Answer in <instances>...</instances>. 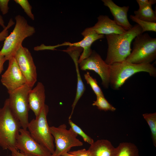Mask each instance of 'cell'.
I'll use <instances>...</instances> for the list:
<instances>
[{"mask_svg":"<svg viewBox=\"0 0 156 156\" xmlns=\"http://www.w3.org/2000/svg\"><path fill=\"white\" fill-rule=\"evenodd\" d=\"M141 34L142 29L137 24L123 34L106 35L108 49L105 63L110 65L125 60L131 53L132 41Z\"/></svg>","mask_w":156,"mask_h":156,"instance_id":"obj_1","label":"cell"},{"mask_svg":"<svg viewBox=\"0 0 156 156\" xmlns=\"http://www.w3.org/2000/svg\"><path fill=\"white\" fill-rule=\"evenodd\" d=\"M15 18L16 23L14 28L5 38L0 50V55L4 56L7 60L14 57L25 38L32 36L36 32L35 28L29 25L23 16L17 15Z\"/></svg>","mask_w":156,"mask_h":156,"instance_id":"obj_2","label":"cell"},{"mask_svg":"<svg viewBox=\"0 0 156 156\" xmlns=\"http://www.w3.org/2000/svg\"><path fill=\"white\" fill-rule=\"evenodd\" d=\"M109 85L113 90H118L126 80L135 74L145 72L153 77L156 75V68L152 64H135L126 60L110 65Z\"/></svg>","mask_w":156,"mask_h":156,"instance_id":"obj_3","label":"cell"},{"mask_svg":"<svg viewBox=\"0 0 156 156\" xmlns=\"http://www.w3.org/2000/svg\"><path fill=\"white\" fill-rule=\"evenodd\" d=\"M21 128L19 122L11 111L7 99L3 107L0 108V146L3 150L16 148V138Z\"/></svg>","mask_w":156,"mask_h":156,"instance_id":"obj_4","label":"cell"},{"mask_svg":"<svg viewBox=\"0 0 156 156\" xmlns=\"http://www.w3.org/2000/svg\"><path fill=\"white\" fill-rule=\"evenodd\" d=\"M156 58V38L146 33L135 38L132 52L125 60L134 64H149Z\"/></svg>","mask_w":156,"mask_h":156,"instance_id":"obj_5","label":"cell"},{"mask_svg":"<svg viewBox=\"0 0 156 156\" xmlns=\"http://www.w3.org/2000/svg\"><path fill=\"white\" fill-rule=\"evenodd\" d=\"M49 107L45 104L38 115L29 122L27 129L31 136L53 154L55 150L54 139L47 120Z\"/></svg>","mask_w":156,"mask_h":156,"instance_id":"obj_6","label":"cell"},{"mask_svg":"<svg viewBox=\"0 0 156 156\" xmlns=\"http://www.w3.org/2000/svg\"><path fill=\"white\" fill-rule=\"evenodd\" d=\"M32 88L26 84L20 88L9 93L8 99L11 112L19 122L21 128L27 129L29 106L28 95Z\"/></svg>","mask_w":156,"mask_h":156,"instance_id":"obj_7","label":"cell"},{"mask_svg":"<svg viewBox=\"0 0 156 156\" xmlns=\"http://www.w3.org/2000/svg\"><path fill=\"white\" fill-rule=\"evenodd\" d=\"M64 124L57 127H50L55 143V149L51 156H62L74 147L82 146L83 143L78 139V135L70 127L67 128Z\"/></svg>","mask_w":156,"mask_h":156,"instance_id":"obj_8","label":"cell"},{"mask_svg":"<svg viewBox=\"0 0 156 156\" xmlns=\"http://www.w3.org/2000/svg\"><path fill=\"white\" fill-rule=\"evenodd\" d=\"M15 148L25 156H51L52 154L31 136L28 131L22 128L17 137Z\"/></svg>","mask_w":156,"mask_h":156,"instance_id":"obj_9","label":"cell"},{"mask_svg":"<svg viewBox=\"0 0 156 156\" xmlns=\"http://www.w3.org/2000/svg\"><path fill=\"white\" fill-rule=\"evenodd\" d=\"M19 68L26 79V84L32 88L37 80L36 66L28 49L21 46L14 56Z\"/></svg>","mask_w":156,"mask_h":156,"instance_id":"obj_10","label":"cell"},{"mask_svg":"<svg viewBox=\"0 0 156 156\" xmlns=\"http://www.w3.org/2000/svg\"><path fill=\"white\" fill-rule=\"evenodd\" d=\"M79 64L82 70H90L95 72L100 76L103 87L108 88L110 82V65L107 64L95 51H92L90 56L82 60Z\"/></svg>","mask_w":156,"mask_h":156,"instance_id":"obj_11","label":"cell"},{"mask_svg":"<svg viewBox=\"0 0 156 156\" xmlns=\"http://www.w3.org/2000/svg\"><path fill=\"white\" fill-rule=\"evenodd\" d=\"M84 38L81 40L76 42H65L61 44L55 46H45L44 49L53 50L55 48L60 46H68L70 47H75L83 49V52L80 55L79 60V64L83 60L87 58L91 54L92 50L91 48L92 44L96 40L104 38V35L97 33L91 27L85 29L81 33Z\"/></svg>","mask_w":156,"mask_h":156,"instance_id":"obj_12","label":"cell"},{"mask_svg":"<svg viewBox=\"0 0 156 156\" xmlns=\"http://www.w3.org/2000/svg\"><path fill=\"white\" fill-rule=\"evenodd\" d=\"M8 61V67L2 75L1 81L9 93L26 84V81L14 57Z\"/></svg>","mask_w":156,"mask_h":156,"instance_id":"obj_13","label":"cell"},{"mask_svg":"<svg viewBox=\"0 0 156 156\" xmlns=\"http://www.w3.org/2000/svg\"><path fill=\"white\" fill-rule=\"evenodd\" d=\"M83 49L75 47H69L66 50H63L67 53L73 60L75 65L77 75V83L76 96L72 105V109L68 119H70L73 114L75 107L80 99L86 90L85 86L82 81L79 68L78 60Z\"/></svg>","mask_w":156,"mask_h":156,"instance_id":"obj_14","label":"cell"},{"mask_svg":"<svg viewBox=\"0 0 156 156\" xmlns=\"http://www.w3.org/2000/svg\"><path fill=\"white\" fill-rule=\"evenodd\" d=\"M104 5L109 9L114 18V21L117 25L126 31L131 29L133 26L130 23L127 17L129 6L120 7L112 0H102Z\"/></svg>","mask_w":156,"mask_h":156,"instance_id":"obj_15","label":"cell"},{"mask_svg":"<svg viewBox=\"0 0 156 156\" xmlns=\"http://www.w3.org/2000/svg\"><path fill=\"white\" fill-rule=\"evenodd\" d=\"M44 87L41 82H38L36 86L30 90L28 95L29 108L37 116L45 104Z\"/></svg>","mask_w":156,"mask_h":156,"instance_id":"obj_16","label":"cell"},{"mask_svg":"<svg viewBox=\"0 0 156 156\" xmlns=\"http://www.w3.org/2000/svg\"><path fill=\"white\" fill-rule=\"evenodd\" d=\"M97 21L91 28L99 34H121L126 31L106 15H100Z\"/></svg>","mask_w":156,"mask_h":156,"instance_id":"obj_17","label":"cell"},{"mask_svg":"<svg viewBox=\"0 0 156 156\" xmlns=\"http://www.w3.org/2000/svg\"><path fill=\"white\" fill-rule=\"evenodd\" d=\"M88 150L91 156H114L116 148L109 141L101 139L94 142Z\"/></svg>","mask_w":156,"mask_h":156,"instance_id":"obj_18","label":"cell"},{"mask_svg":"<svg viewBox=\"0 0 156 156\" xmlns=\"http://www.w3.org/2000/svg\"><path fill=\"white\" fill-rule=\"evenodd\" d=\"M114 156H139V151L133 143L122 142L116 148Z\"/></svg>","mask_w":156,"mask_h":156,"instance_id":"obj_19","label":"cell"},{"mask_svg":"<svg viewBox=\"0 0 156 156\" xmlns=\"http://www.w3.org/2000/svg\"><path fill=\"white\" fill-rule=\"evenodd\" d=\"M151 3L134 11L135 16L139 19L149 22L156 23V12L152 8Z\"/></svg>","mask_w":156,"mask_h":156,"instance_id":"obj_20","label":"cell"},{"mask_svg":"<svg viewBox=\"0 0 156 156\" xmlns=\"http://www.w3.org/2000/svg\"><path fill=\"white\" fill-rule=\"evenodd\" d=\"M143 116L149 127L153 143L156 147V113H146Z\"/></svg>","mask_w":156,"mask_h":156,"instance_id":"obj_21","label":"cell"},{"mask_svg":"<svg viewBox=\"0 0 156 156\" xmlns=\"http://www.w3.org/2000/svg\"><path fill=\"white\" fill-rule=\"evenodd\" d=\"M92 105L96 106L99 109L104 111L114 112L116 110V108L108 102L104 95L97 96L96 100L93 101Z\"/></svg>","mask_w":156,"mask_h":156,"instance_id":"obj_22","label":"cell"},{"mask_svg":"<svg viewBox=\"0 0 156 156\" xmlns=\"http://www.w3.org/2000/svg\"><path fill=\"white\" fill-rule=\"evenodd\" d=\"M130 17L132 21L137 23L141 27L142 33L146 31H156V23L143 21L133 15H131Z\"/></svg>","mask_w":156,"mask_h":156,"instance_id":"obj_23","label":"cell"},{"mask_svg":"<svg viewBox=\"0 0 156 156\" xmlns=\"http://www.w3.org/2000/svg\"><path fill=\"white\" fill-rule=\"evenodd\" d=\"M84 77L87 83L89 84L96 96H103V94L96 80L90 76L88 72L84 74Z\"/></svg>","mask_w":156,"mask_h":156,"instance_id":"obj_24","label":"cell"},{"mask_svg":"<svg viewBox=\"0 0 156 156\" xmlns=\"http://www.w3.org/2000/svg\"><path fill=\"white\" fill-rule=\"evenodd\" d=\"M68 123L73 130L78 135L81 136L85 142L90 145L93 143L94 142L93 140L85 133L79 127L74 123L70 119H68Z\"/></svg>","mask_w":156,"mask_h":156,"instance_id":"obj_25","label":"cell"},{"mask_svg":"<svg viewBox=\"0 0 156 156\" xmlns=\"http://www.w3.org/2000/svg\"><path fill=\"white\" fill-rule=\"evenodd\" d=\"M14 1L21 6L26 14L32 20H34L35 18L32 12V7L27 0H14Z\"/></svg>","mask_w":156,"mask_h":156,"instance_id":"obj_26","label":"cell"},{"mask_svg":"<svg viewBox=\"0 0 156 156\" xmlns=\"http://www.w3.org/2000/svg\"><path fill=\"white\" fill-rule=\"evenodd\" d=\"M14 24V21L12 18H11L5 27L0 32V42L4 40L9 35L8 29Z\"/></svg>","mask_w":156,"mask_h":156,"instance_id":"obj_27","label":"cell"},{"mask_svg":"<svg viewBox=\"0 0 156 156\" xmlns=\"http://www.w3.org/2000/svg\"><path fill=\"white\" fill-rule=\"evenodd\" d=\"M9 1V0H0V9L3 15L8 12L9 8L8 4Z\"/></svg>","mask_w":156,"mask_h":156,"instance_id":"obj_28","label":"cell"},{"mask_svg":"<svg viewBox=\"0 0 156 156\" xmlns=\"http://www.w3.org/2000/svg\"><path fill=\"white\" fill-rule=\"evenodd\" d=\"M68 152L75 156H91L88 150H87L85 148L70 151Z\"/></svg>","mask_w":156,"mask_h":156,"instance_id":"obj_29","label":"cell"},{"mask_svg":"<svg viewBox=\"0 0 156 156\" xmlns=\"http://www.w3.org/2000/svg\"><path fill=\"white\" fill-rule=\"evenodd\" d=\"M136 1L139 6V9L144 8L151 3L155 4L156 2L155 0H137Z\"/></svg>","mask_w":156,"mask_h":156,"instance_id":"obj_30","label":"cell"},{"mask_svg":"<svg viewBox=\"0 0 156 156\" xmlns=\"http://www.w3.org/2000/svg\"><path fill=\"white\" fill-rule=\"evenodd\" d=\"M9 150L11 152L12 156H25L15 148H11Z\"/></svg>","mask_w":156,"mask_h":156,"instance_id":"obj_31","label":"cell"},{"mask_svg":"<svg viewBox=\"0 0 156 156\" xmlns=\"http://www.w3.org/2000/svg\"><path fill=\"white\" fill-rule=\"evenodd\" d=\"M6 61L7 60L4 56L0 55V74L3 70V65Z\"/></svg>","mask_w":156,"mask_h":156,"instance_id":"obj_32","label":"cell"},{"mask_svg":"<svg viewBox=\"0 0 156 156\" xmlns=\"http://www.w3.org/2000/svg\"><path fill=\"white\" fill-rule=\"evenodd\" d=\"M0 25L3 29H4L6 26H5L4 21L3 19V17L0 14Z\"/></svg>","mask_w":156,"mask_h":156,"instance_id":"obj_33","label":"cell"},{"mask_svg":"<svg viewBox=\"0 0 156 156\" xmlns=\"http://www.w3.org/2000/svg\"><path fill=\"white\" fill-rule=\"evenodd\" d=\"M62 156H75V155L66 152L63 154Z\"/></svg>","mask_w":156,"mask_h":156,"instance_id":"obj_34","label":"cell"},{"mask_svg":"<svg viewBox=\"0 0 156 156\" xmlns=\"http://www.w3.org/2000/svg\"><path fill=\"white\" fill-rule=\"evenodd\" d=\"M6 156H12L11 155H7Z\"/></svg>","mask_w":156,"mask_h":156,"instance_id":"obj_35","label":"cell"}]
</instances>
